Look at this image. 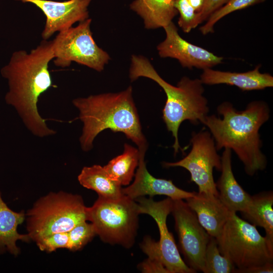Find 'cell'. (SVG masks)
<instances>
[{"label": "cell", "instance_id": "obj_1", "mask_svg": "<svg viewBox=\"0 0 273 273\" xmlns=\"http://www.w3.org/2000/svg\"><path fill=\"white\" fill-rule=\"evenodd\" d=\"M54 59L52 40H43L29 52L15 51L0 71L8 84L6 104L14 108L29 131L39 138L56 133L37 108L39 97L53 85L49 65Z\"/></svg>", "mask_w": 273, "mask_h": 273}, {"label": "cell", "instance_id": "obj_2", "mask_svg": "<svg viewBox=\"0 0 273 273\" xmlns=\"http://www.w3.org/2000/svg\"><path fill=\"white\" fill-rule=\"evenodd\" d=\"M217 111L222 119L213 114L207 115L202 122L209 129L216 150L223 148L233 150L250 176L263 170L267 159L261 150L259 130L269 118L267 104L253 101L240 111L232 103L224 102L218 106Z\"/></svg>", "mask_w": 273, "mask_h": 273}, {"label": "cell", "instance_id": "obj_3", "mask_svg": "<svg viewBox=\"0 0 273 273\" xmlns=\"http://www.w3.org/2000/svg\"><path fill=\"white\" fill-rule=\"evenodd\" d=\"M72 103L78 110V117L83 123L79 138L83 151L92 150L95 139L107 129L123 133L138 146L139 150H147V143L142 132L131 86L117 93L76 98Z\"/></svg>", "mask_w": 273, "mask_h": 273}, {"label": "cell", "instance_id": "obj_4", "mask_svg": "<svg viewBox=\"0 0 273 273\" xmlns=\"http://www.w3.org/2000/svg\"><path fill=\"white\" fill-rule=\"evenodd\" d=\"M140 77L154 80L166 94L162 118L167 129L174 139L172 147L176 154L180 149L178 132L181 123L185 120H189L195 125L200 122L202 123L208 115L209 107L208 101L203 95V84L200 79L184 76L176 86H173L159 75L147 58L132 55L129 69L130 79L133 81Z\"/></svg>", "mask_w": 273, "mask_h": 273}, {"label": "cell", "instance_id": "obj_5", "mask_svg": "<svg viewBox=\"0 0 273 273\" xmlns=\"http://www.w3.org/2000/svg\"><path fill=\"white\" fill-rule=\"evenodd\" d=\"M87 207L81 196L63 191L38 199L25 214L27 234L35 242L49 235L68 232L87 221Z\"/></svg>", "mask_w": 273, "mask_h": 273}, {"label": "cell", "instance_id": "obj_6", "mask_svg": "<svg viewBox=\"0 0 273 273\" xmlns=\"http://www.w3.org/2000/svg\"><path fill=\"white\" fill-rule=\"evenodd\" d=\"M138 204L123 195L117 199L99 196L87 207V221L104 243L129 249L135 242L140 215Z\"/></svg>", "mask_w": 273, "mask_h": 273}, {"label": "cell", "instance_id": "obj_7", "mask_svg": "<svg viewBox=\"0 0 273 273\" xmlns=\"http://www.w3.org/2000/svg\"><path fill=\"white\" fill-rule=\"evenodd\" d=\"M220 253L236 268L243 269L273 262V244L256 226L231 212L220 236L216 239Z\"/></svg>", "mask_w": 273, "mask_h": 273}, {"label": "cell", "instance_id": "obj_8", "mask_svg": "<svg viewBox=\"0 0 273 273\" xmlns=\"http://www.w3.org/2000/svg\"><path fill=\"white\" fill-rule=\"evenodd\" d=\"M91 22L88 18L75 27L59 32L52 40L56 66L65 68L75 62L98 72L104 70L110 57L94 40Z\"/></svg>", "mask_w": 273, "mask_h": 273}, {"label": "cell", "instance_id": "obj_9", "mask_svg": "<svg viewBox=\"0 0 273 273\" xmlns=\"http://www.w3.org/2000/svg\"><path fill=\"white\" fill-rule=\"evenodd\" d=\"M192 148L181 160L175 162H164L165 167H181L191 174V181L198 187L199 193L219 196L213 176V170L221 171V157L217 153L214 141L206 130L194 132L190 140Z\"/></svg>", "mask_w": 273, "mask_h": 273}, {"label": "cell", "instance_id": "obj_10", "mask_svg": "<svg viewBox=\"0 0 273 273\" xmlns=\"http://www.w3.org/2000/svg\"><path fill=\"white\" fill-rule=\"evenodd\" d=\"M171 213L186 263L196 272H203L205 253L211 236L201 225L194 211L183 199L173 200Z\"/></svg>", "mask_w": 273, "mask_h": 273}, {"label": "cell", "instance_id": "obj_11", "mask_svg": "<svg viewBox=\"0 0 273 273\" xmlns=\"http://www.w3.org/2000/svg\"><path fill=\"white\" fill-rule=\"evenodd\" d=\"M135 200L138 202L140 214L149 215L157 224L160 233V239L157 242L158 249L168 273L196 272L181 258L173 235L167 228L166 220L171 211L173 200L168 197L155 201L152 198L141 197Z\"/></svg>", "mask_w": 273, "mask_h": 273}, {"label": "cell", "instance_id": "obj_12", "mask_svg": "<svg viewBox=\"0 0 273 273\" xmlns=\"http://www.w3.org/2000/svg\"><path fill=\"white\" fill-rule=\"evenodd\" d=\"M163 28L165 39L157 47L161 57L175 59L182 67L189 69L196 67L204 70L222 63V57L183 39L172 22Z\"/></svg>", "mask_w": 273, "mask_h": 273}, {"label": "cell", "instance_id": "obj_13", "mask_svg": "<svg viewBox=\"0 0 273 273\" xmlns=\"http://www.w3.org/2000/svg\"><path fill=\"white\" fill-rule=\"evenodd\" d=\"M31 3L39 8L46 16L41 33L43 40H48L55 33L67 29L76 22L89 18L88 7L92 0H15Z\"/></svg>", "mask_w": 273, "mask_h": 273}, {"label": "cell", "instance_id": "obj_14", "mask_svg": "<svg viewBox=\"0 0 273 273\" xmlns=\"http://www.w3.org/2000/svg\"><path fill=\"white\" fill-rule=\"evenodd\" d=\"M146 150H139L140 156L134 179L132 184L122 188L123 195L134 200L145 196L152 198L155 195H165L172 200H183L194 196L195 192L185 191L177 187L170 180L152 175L148 171L145 161Z\"/></svg>", "mask_w": 273, "mask_h": 273}, {"label": "cell", "instance_id": "obj_15", "mask_svg": "<svg viewBox=\"0 0 273 273\" xmlns=\"http://www.w3.org/2000/svg\"><path fill=\"white\" fill-rule=\"evenodd\" d=\"M185 200L208 234L217 239L231 212L219 196L195 192L193 196Z\"/></svg>", "mask_w": 273, "mask_h": 273}, {"label": "cell", "instance_id": "obj_16", "mask_svg": "<svg viewBox=\"0 0 273 273\" xmlns=\"http://www.w3.org/2000/svg\"><path fill=\"white\" fill-rule=\"evenodd\" d=\"M258 65L252 70L238 73L214 70L211 68L203 70L200 76L203 84L214 85L226 84L234 85L243 91L260 90L273 86V77L268 73L260 72Z\"/></svg>", "mask_w": 273, "mask_h": 273}, {"label": "cell", "instance_id": "obj_17", "mask_svg": "<svg viewBox=\"0 0 273 273\" xmlns=\"http://www.w3.org/2000/svg\"><path fill=\"white\" fill-rule=\"evenodd\" d=\"M221 175L216 184L219 198L231 212H243L251 195L236 180L232 170V150L224 148L221 157Z\"/></svg>", "mask_w": 273, "mask_h": 273}, {"label": "cell", "instance_id": "obj_18", "mask_svg": "<svg viewBox=\"0 0 273 273\" xmlns=\"http://www.w3.org/2000/svg\"><path fill=\"white\" fill-rule=\"evenodd\" d=\"M25 219L24 210L17 212L11 210L4 201L0 192V253L8 251L14 256L20 253L16 243L20 240L28 242L29 235L20 234L17 231L19 225Z\"/></svg>", "mask_w": 273, "mask_h": 273}, {"label": "cell", "instance_id": "obj_19", "mask_svg": "<svg viewBox=\"0 0 273 273\" xmlns=\"http://www.w3.org/2000/svg\"><path fill=\"white\" fill-rule=\"evenodd\" d=\"M130 7L143 18L147 29L164 28L178 13L174 0H135Z\"/></svg>", "mask_w": 273, "mask_h": 273}, {"label": "cell", "instance_id": "obj_20", "mask_svg": "<svg viewBox=\"0 0 273 273\" xmlns=\"http://www.w3.org/2000/svg\"><path fill=\"white\" fill-rule=\"evenodd\" d=\"M273 193L265 191L251 196L242 216L251 224L263 228L265 238L273 244Z\"/></svg>", "mask_w": 273, "mask_h": 273}, {"label": "cell", "instance_id": "obj_21", "mask_svg": "<svg viewBox=\"0 0 273 273\" xmlns=\"http://www.w3.org/2000/svg\"><path fill=\"white\" fill-rule=\"evenodd\" d=\"M78 180L83 187L95 191L98 196L117 199L123 195L122 186L112 179L100 165L84 167L78 176Z\"/></svg>", "mask_w": 273, "mask_h": 273}, {"label": "cell", "instance_id": "obj_22", "mask_svg": "<svg viewBox=\"0 0 273 273\" xmlns=\"http://www.w3.org/2000/svg\"><path fill=\"white\" fill-rule=\"evenodd\" d=\"M140 156V153L138 149L125 144L123 152L111 160L103 167L112 179L122 186H128L134 176Z\"/></svg>", "mask_w": 273, "mask_h": 273}, {"label": "cell", "instance_id": "obj_23", "mask_svg": "<svg viewBox=\"0 0 273 273\" xmlns=\"http://www.w3.org/2000/svg\"><path fill=\"white\" fill-rule=\"evenodd\" d=\"M235 266L219 250L216 239L211 237L207 244L204 256V273L234 272Z\"/></svg>", "mask_w": 273, "mask_h": 273}, {"label": "cell", "instance_id": "obj_24", "mask_svg": "<svg viewBox=\"0 0 273 273\" xmlns=\"http://www.w3.org/2000/svg\"><path fill=\"white\" fill-rule=\"evenodd\" d=\"M266 0H229L223 6L214 12L207 22L199 30L203 35L214 32V25L221 18L237 10L264 2Z\"/></svg>", "mask_w": 273, "mask_h": 273}, {"label": "cell", "instance_id": "obj_25", "mask_svg": "<svg viewBox=\"0 0 273 273\" xmlns=\"http://www.w3.org/2000/svg\"><path fill=\"white\" fill-rule=\"evenodd\" d=\"M97 235L93 224L83 221L68 232L69 242L67 249L76 251L83 248Z\"/></svg>", "mask_w": 273, "mask_h": 273}, {"label": "cell", "instance_id": "obj_26", "mask_svg": "<svg viewBox=\"0 0 273 273\" xmlns=\"http://www.w3.org/2000/svg\"><path fill=\"white\" fill-rule=\"evenodd\" d=\"M174 7L179 14L178 24L184 32H190L200 24L198 14L188 0H174Z\"/></svg>", "mask_w": 273, "mask_h": 273}, {"label": "cell", "instance_id": "obj_27", "mask_svg": "<svg viewBox=\"0 0 273 273\" xmlns=\"http://www.w3.org/2000/svg\"><path fill=\"white\" fill-rule=\"evenodd\" d=\"M68 242V232H61L49 235L35 243L40 250L50 253L58 249H67Z\"/></svg>", "mask_w": 273, "mask_h": 273}, {"label": "cell", "instance_id": "obj_28", "mask_svg": "<svg viewBox=\"0 0 273 273\" xmlns=\"http://www.w3.org/2000/svg\"><path fill=\"white\" fill-rule=\"evenodd\" d=\"M138 268L144 273H168L162 262L149 258L139 263Z\"/></svg>", "mask_w": 273, "mask_h": 273}, {"label": "cell", "instance_id": "obj_29", "mask_svg": "<svg viewBox=\"0 0 273 273\" xmlns=\"http://www.w3.org/2000/svg\"><path fill=\"white\" fill-rule=\"evenodd\" d=\"M229 0H206L203 10L199 15L200 24L206 21L218 9L223 6Z\"/></svg>", "mask_w": 273, "mask_h": 273}, {"label": "cell", "instance_id": "obj_30", "mask_svg": "<svg viewBox=\"0 0 273 273\" xmlns=\"http://www.w3.org/2000/svg\"><path fill=\"white\" fill-rule=\"evenodd\" d=\"M273 272V263L268 262L262 265L243 269L235 268V273H268Z\"/></svg>", "mask_w": 273, "mask_h": 273}, {"label": "cell", "instance_id": "obj_31", "mask_svg": "<svg viewBox=\"0 0 273 273\" xmlns=\"http://www.w3.org/2000/svg\"><path fill=\"white\" fill-rule=\"evenodd\" d=\"M190 5L197 14L203 10L206 0H188Z\"/></svg>", "mask_w": 273, "mask_h": 273}]
</instances>
